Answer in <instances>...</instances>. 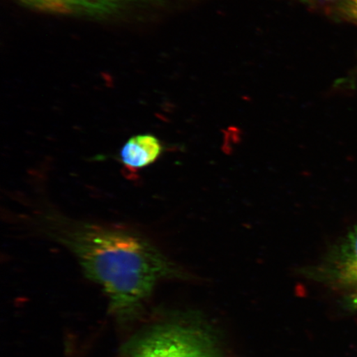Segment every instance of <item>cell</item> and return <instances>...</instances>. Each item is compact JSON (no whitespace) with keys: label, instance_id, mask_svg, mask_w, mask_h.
Masks as SVG:
<instances>
[{"label":"cell","instance_id":"6da1fadb","mask_svg":"<svg viewBox=\"0 0 357 357\" xmlns=\"http://www.w3.org/2000/svg\"><path fill=\"white\" fill-rule=\"evenodd\" d=\"M39 225L49 239L73 254L119 320L133 318L159 283L181 273L153 241L128 227L73 220L52 212L43 213Z\"/></svg>","mask_w":357,"mask_h":357},{"label":"cell","instance_id":"7a4b0ae2","mask_svg":"<svg viewBox=\"0 0 357 357\" xmlns=\"http://www.w3.org/2000/svg\"><path fill=\"white\" fill-rule=\"evenodd\" d=\"M119 357H220L207 332L184 324L159 325L133 340Z\"/></svg>","mask_w":357,"mask_h":357},{"label":"cell","instance_id":"3957f363","mask_svg":"<svg viewBox=\"0 0 357 357\" xmlns=\"http://www.w3.org/2000/svg\"><path fill=\"white\" fill-rule=\"evenodd\" d=\"M312 273L340 291L346 305L357 311V225L333 245Z\"/></svg>","mask_w":357,"mask_h":357},{"label":"cell","instance_id":"277c9868","mask_svg":"<svg viewBox=\"0 0 357 357\" xmlns=\"http://www.w3.org/2000/svg\"><path fill=\"white\" fill-rule=\"evenodd\" d=\"M39 10L61 13L105 15L155 0H21Z\"/></svg>","mask_w":357,"mask_h":357},{"label":"cell","instance_id":"5b68a950","mask_svg":"<svg viewBox=\"0 0 357 357\" xmlns=\"http://www.w3.org/2000/svg\"><path fill=\"white\" fill-rule=\"evenodd\" d=\"M163 151L162 142L151 134L134 136L122 147L120 159L125 167L132 169L144 168L154 163Z\"/></svg>","mask_w":357,"mask_h":357},{"label":"cell","instance_id":"8992f818","mask_svg":"<svg viewBox=\"0 0 357 357\" xmlns=\"http://www.w3.org/2000/svg\"><path fill=\"white\" fill-rule=\"evenodd\" d=\"M317 3L335 20L357 25V0H305Z\"/></svg>","mask_w":357,"mask_h":357}]
</instances>
